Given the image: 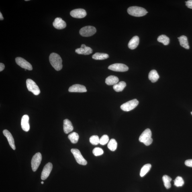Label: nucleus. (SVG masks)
Returning <instances> with one entry per match:
<instances>
[{
	"instance_id": "obj_27",
	"label": "nucleus",
	"mask_w": 192,
	"mask_h": 192,
	"mask_svg": "<svg viewBox=\"0 0 192 192\" xmlns=\"http://www.w3.org/2000/svg\"><path fill=\"white\" fill-rule=\"evenodd\" d=\"M151 168V165L150 164H145L141 169L140 175L141 177H144L150 171Z\"/></svg>"
},
{
	"instance_id": "obj_34",
	"label": "nucleus",
	"mask_w": 192,
	"mask_h": 192,
	"mask_svg": "<svg viewBox=\"0 0 192 192\" xmlns=\"http://www.w3.org/2000/svg\"><path fill=\"white\" fill-rule=\"evenodd\" d=\"M185 164L186 166L192 167V159H188L186 160Z\"/></svg>"
},
{
	"instance_id": "obj_24",
	"label": "nucleus",
	"mask_w": 192,
	"mask_h": 192,
	"mask_svg": "<svg viewBox=\"0 0 192 192\" xmlns=\"http://www.w3.org/2000/svg\"><path fill=\"white\" fill-rule=\"evenodd\" d=\"M109 57V55L105 53H96L93 55L92 58L95 60H103L106 59Z\"/></svg>"
},
{
	"instance_id": "obj_28",
	"label": "nucleus",
	"mask_w": 192,
	"mask_h": 192,
	"mask_svg": "<svg viewBox=\"0 0 192 192\" xmlns=\"http://www.w3.org/2000/svg\"><path fill=\"white\" fill-rule=\"evenodd\" d=\"M157 40L159 42L163 43L164 45H167L169 44L170 42L169 38L166 35H164L159 36Z\"/></svg>"
},
{
	"instance_id": "obj_38",
	"label": "nucleus",
	"mask_w": 192,
	"mask_h": 192,
	"mask_svg": "<svg viewBox=\"0 0 192 192\" xmlns=\"http://www.w3.org/2000/svg\"><path fill=\"white\" fill-rule=\"evenodd\" d=\"M41 183H42L43 184H44V182L43 181H42V182H41Z\"/></svg>"
},
{
	"instance_id": "obj_36",
	"label": "nucleus",
	"mask_w": 192,
	"mask_h": 192,
	"mask_svg": "<svg viewBox=\"0 0 192 192\" xmlns=\"http://www.w3.org/2000/svg\"><path fill=\"white\" fill-rule=\"evenodd\" d=\"M5 66L4 64L1 63H0V71L2 72L5 69Z\"/></svg>"
},
{
	"instance_id": "obj_15",
	"label": "nucleus",
	"mask_w": 192,
	"mask_h": 192,
	"mask_svg": "<svg viewBox=\"0 0 192 192\" xmlns=\"http://www.w3.org/2000/svg\"><path fill=\"white\" fill-rule=\"evenodd\" d=\"M29 117L28 115L23 116L21 120V126L23 130L26 132L30 130V127L29 123Z\"/></svg>"
},
{
	"instance_id": "obj_1",
	"label": "nucleus",
	"mask_w": 192,
	"mask_h": 192,
	"mask_svg": "<svg viewBox=\"0 0 192 192\" xmlns=\"http://www.w3.org/2000/svg\"><path fill=\"white\" fill-rule=\"evenodd\" d=\"M49 60L51 65L57 71H59L62 69V60L59 55L52 53L49 56Z\"/></svg>"
},
{
	"instance_id": "obj_12",
	"label": "nucleus",
	"mask_w": 192,
	"mask_h": 192,
	"mask_svg": "<svg viewBox=\"0 0 192 192\" xmlns=\"http://www.w3.org/2000/svg\"><path fill=\"white\" fill-rule=\"evenodd\" d=\"M52 164L51 163H48L44 166L42 172V175H41V179L43 181L47 179V178L49 176L52 171Z\"/></svg>"
},
{
	"instance_id": "obj_26",
	"label": "nucleus",
	"mask_w": 192,
	"mask_h": 192,
	"mask_svg": "<svg viewBox=\"0 0 192 192\" xmlns=\"http://www.w3.org/2000/svg\"><path fill=\"white\" fill-rule=\"evenodd\" d=\"M164 184V185L166 189H169L171 187V184L170 182L172 181V178L167 175H164L162 178Z\"/></svg>"
},
{
	"instance_id": "obj_6",
	"label": "nucleus",
	"mask_w": 192,
	"mask_h": 192,
	"mask_svg": "<svg viewBox=\"0 0 192 192\" xmlns=\"http://www.w3.org/2000/svg\"><path fill=\"white\" fill-rule=\"evenodd\" d=\"M71 152L73 154L76 161L78 164L83 166L87 165V160L84 158L79 150L77 149H72Z\"/></svg>"
},
{
	"instance_id": "obj_7",
	"label": "nucleus",
	"mask_w": 192,
	"mask_h": 192,
	"mask_svg": "<svg viewBox=\"0 0 192 192\" xmlns=\"http://www.w3.org/2000/svg\"><path fill=\"white\" fill-rule=\"evenodd\" d=\"M97 31L94 27L88 26L83 27L79 31V34L82 36L89 37L93 36Z\"/></svg>"
},
{
	"instance_id": "obj_30",
	"label": "nucleus",
	"mask_w": 192,
	"mask_h": 192,
	"mask_svg": "<svg viewBox=\"0 0 192 192\" xmlns=\"http://www.w3.org/2000/svg\"><path fill=\"white\" fill-rule=\"evenodd\" d=\"M174 185L177 187H181L183 186L184 184V181L182 177L178 176L174 181Z\"/></svg>"
},
{
	"instance_id": "obj_18",
	"label": "nucleus",
	"mask_w": 192,
	"mask_h": 192,
	"mask_svg": "<svg viewBox=\"0 0 192 192\" xmlns=\"http://www.w3.org/2000/svg\"><path fill=\"white\" fill-rule=\"evenodd\" d=\"M73 130V127L72 123L69 119H66L63 121V130L66 134L72 132Z\"/></svg>"
},
{
	"instance_id": "obj_40",
	"label": "nucleus",
	"mask_w": 192,
	"mask_h": 192,
	"mask_svg": "<svg viewBox=\"0 0 192 192\" xmlns=\"http://www.w3.org/2000/svg\"><path fill=\"white\" fill-rule=\"evenodd\" d=\"M191 114L192 115V112H191Z\"/></svg>"
},
{
	"instance_id": "obj_33",
	"label": "nucleus",
	"mask_w": 192,
	"mask_h": 192,
	"mask_svg": "<svg viewBox=\"0 0 192 192\" xmlns=\"http://www.w3.org/2000/svg\"><path fill=\"white\" fill-rule=\"evenodd\" d=\"M93 153L95 156H98L102 155L104 153V151L101 148L96 147L93 150Z\"/></svg>"
},
{
	"instance_id": "obj_10",
	"label": "nucleus",
	"mask_w": 192,
	"mask_h": 192,
	"mask_svg": "<svg viewBox=\"0 0 192 192\" xmlns=\"http://www.w3.org/2000/svg\"><path fill=\"white\" fill-rule=\"evenodd\" d=\"M108 69L113 71L119 72H126L128 70L129 67L125 64L115 63L109 66Z\"/></svg>"
},
{
	"instance_id": "obj_19",
	"label": "nucleus",
	"mask_w": 192,
	"mask_h": 192,
	"mask_svg": "<svg viewBox=\"0 0 192 192\" xmlns=\"http://www.w3.org/2000/svg\"><path fill=\"white\" fill-rule=\"evenodd\" d=\"M139 44V38L136 36L133 37L128 44L129 48L131 50H134L136 48Z\"/></svg>"
},
{
	"instance_id": "obj_13",
	"label": "nucleus",
	"mask_w": 192,
	"mask_h": 192,
	"mask_svg": "<svg viewBox=\"0 0 192 192\" xmlns=\"http://www.w3.org/2000/svg\"><path fill=\"white\" fill-rule=\"evenodd\" d=\"M75 51L76 53L79 54L89 55L92 53L93 50L85 45L82 44L81 48L76 49Z\"/></svg>"
},
{
	"instance_id": "obj_3",
	"label": "nucleus",
	"mask_w": 192,
	"mask_h": 192,
	"mask_svg": "<svg viewBox=\"0 0 192 192\" xmlns=\"http://www.w3.org/2000/svg\"><path fill=\"white\" fill-rule=\"evenodd\" d=\"M151 137V131L150 129H146L141 135L139 140L140 142L144 143L146 146H149L152 144L153 142Z\"/></svg>"
},
{
	"instance_id": "obj_35",
	"label": "nucleus",
	"mask_w": 192,
	"mask_h": 192,
	"mask_svg": "<svg viewBox=\"0 0 192 192\" xmlns=\"http://www.w3.org/2000/svg\"><path fill=\"white\" fill-rule=\"evenodd\" d=\"M186 5L189 8L192 9V0H189L185 2Z\"/></svg>"
},
{
	"instance_id": "obj_5",
	"label": "nucleus",
	"mask_w": 192,
	"mask_h": 192,
	"mask_svg": "<svg viewBox=\"0 0 192 192\" xmlns=\"http://www.w3.org/2000/svg\"><path fill=\"white\" fill-rule=\"evenodd\" d=\"M139 104V101L136 99L129 101L123 104L121 106V109L125 111H129L132 110L136 107Z\"/></svg>"
},
{
	"instance_id": "obj_9",
	"label": "nucleus",
	"mask_w": 192,
	"mask_h": 192,
	"mask_svg": "<svg viewBox=\"0 0 192 192\" xmlns=\"http://www.w3.org/2000/svg\"><path fill=\"white\" fill-rule=\"evenodd\" d=\"M15 61L17 65L25 70H33L32 65L24 59L20 57H17L15 58Z\"/></svg>"
},
{
	"instance_id": "obj_17",
	"label": "nucleus",
	"mask_w": 192,
	"mask_h": 192,
	"mask_svg": "<svg viewBox=\"0 0 192 192\" xmlns=\"http://www.w3.org/2000/svg\"><path fill=\"white\" fill-rule=\"evenodd\" d=\"M3 134L6 138H7L10 146H11V148H12L13 150H15L16 149V147L15 145L14 140L11 133L8 130H5L3 131Z\"/></svg>"
},
{
	"instance_id": "obj_8",
	"label": "nucleus",
	"mask_w": 192,
	"mask_h": 192,
	"mask_svg": "<svg viewBox=\"0 0 192 192\" xmlns=\"http://www.w3.org/2000/svg\"><path fill=\"white\" fill-rule=\"evenodd\" d=\"M42 155L40 153H37L33 156L31 160V167L33 171L36 172L38 169L42 160Z\"/></svg>"
},
{
	"instance_id": "obj_22",
	"label": "nucleus",
	"mask_w": 192,
	"mask_h": 192,
	"mask_svg": "<svg viewBox=\"0 0 192 192\" xmlns=\"http://www.w3.org/2000/svg\"><path fill=\"white\" fill-rule=\"evenodd\" d=\"M159 76L158 75L157 71L155 70H151L149 74L148 78L152 83H154L157 81Z\"/></svg>"
},
{
	"instance_id": "obj_39",
	"label": "nucleus",
	"mask_w": 192,
	"mask_h": 192,
	"mask_svg": "<svg viewBox=\"0 0 192 192\" xmlns=\"http://www.w3.org/2000/svg\"><path fill=\"white\" fill-rule=\"evenodd\" d=\"M29 1V0H26V1Z\"/></svg>"
},
{
	"instance_id": "obj_29",
	"label": "nucleus",
	"mask_w": 192,
	"mask_h": 192,
	"mask_svg": "<svg viewBox=\"0 0 192 192\" xmlns=\"http://www.w3.org/2000/svg\"><path fill=\"white\" fill-rule=\"evenodd\" d=\"M117 146L116 141L114 139H111L108 144L107 147L110 150L114 151L116 150Z\"/></svg>"
},
{
	"instance_id": "obj_20",
	"label": "nucleus",
	"mask_w": 192,
	"mask_h": 192,
	"mask_svg": "<svg viewBox=\"0 0 192 192\" xmlns=\"http://www.w3.org/2000/svg\"><path fill=\"white\" fill-rule=\"evenodd\" d=\"M119 79L118 77L114 76H110L107 77L105 80V83L107 85H111L118 83Z\"/></svg>"
},
{
	"instance_id": "obj_14",
	"label": "nucleus",
	"mask_w": 192,
	"mask_h": 192,
	"mask_svg": "<svg viewBox=\"0 0 192 192\" xmlns=\"http://www.w3.org/2000/svg\"><path fill=\"white\" fill-rule=\"evenodd\" d=\"M68 91L70 92L84 93L87 91V90L85 86L76 84L70 87Z\"/></svg>"
},
{
	"instance_id": "obj_4",
	"label": "nucleus",
	"mask_w": 192,
	"mask_h": 192,
	"mask_svg": "<svg viewBox=\"0 0 192 192\" xmlns=\"http://www.w3.org/2000/svg\"><path fill=\"white\" fill-rule=\"evenodd\" d=\"M26 84L27 88L29 91L31 92L35 95H38L40 94V89L33 80L30 79H27Z\"/></svg>"
},
{
	"instance_id": "obj_32",
	"label": "nucleus",
	"mask_w": 192,
	"mask_h": 192,
	"mask_svg": "<svg viewBox=\"0 0 192 192\" xmlns=\"http://www.w3.org/2000/svg\"><path fill=\"white\" fill-rule=\"evenodd\" d=\"M109 138L107 135H104L100 139V144L104 145L109 142Z\"/></svg>"
},
{
	"instance_id": "obj_2",
	"label": "nucleus",
	"mask_w": 192,
	"mask_h": 192,
	"mask_svg": "<svg viewBox=\"0 0 192 192\" xmlns=\"http://www.w3.org/2000/svg\"><path fill=\"white\" fill-rule=\"evenodd\" d=\"M127 12L131 15L136 17H143L148 13V12L144 8L137 6L129 8L127 9Z\"/></svg>"
},
{
	"instance_id": "obj_25",
	"label": "nucleus",
	"mask_w": 192,
	"mask_h": 192,
	"mask_svg": "<svg viewBox=\"0 0 192 192\" xmlns=\"http://www.w3.org/2000/svg\"><path fill=\"white\" fill-rule=\"evenodd\" d=\"M68 138L72 143L76 144L77 143L79 140V136L77 133L73 132L68 135Z\"/></svg>"
},
{
	"instance_id": "obj_21",
	"label": "nucleus",
	"mask_w": 192,
	"mask_h": 192,
	"mask_svg": "<svg viewBox=\"0 0 192 192\" xmlns=\"http://www.w3.org/2000/svg\"><path fill=\"white\" fill-rule=\"evenodd\" d=\"M178 39H179L180 45L182 47L186 49H189L190 47L187 36L184 35H182L179 38H178Z\"/></svg>"
},
{
	"instance_id": "obj_23",
	"label": "nucleus",
	"mask_w": 192,
	"mask_h": 192,
	"mask_svg": "<svg viewBox=\"0 0 192 192\" xmlns=\"http://www.w3.org/2000/svg\"><path fill=\"white\" fill-rule=\"evenodd\" d=\"M126 86V84L125 82L121 81L113 85V89L116 92L122 91Z\"/></svg>"
},
{
	"instance_id": "obj_11",
	"label": "nucleus",
	"mask_w": 192,
	"mask_h": 192,
	"mask_svg": "<svg viewBox=\"0 0 192 192\" xmlns=\"http://www.w3.org/2000/svg\"><path fill=\"white\" fill-rule=\"evenodd\" d=\"M70 15L74 18L81 19L86 17L87 15V12L85 9H74L71 11Z\"/></svg>"
},
{
	"instance_id": "obj_37",
	"label": "nucleus",
	"mask_w": 192,
	"mask_h": 192,
	"mask_svg": "<svg viewBox=\"0 0 192 192\" xmlns=\"http://www.w3.org/2000/svg\"><path fill=\"white\" fill-rule=\"evenodd\" d=\"M4 19V17L3 16L2 14V13H0V20H2Z\"/></svg>"
},
{
	"instance_id": "obj_31",
	"label": "nucleus",
	"mask_w": 192,
	"mask_h": 192,
	"mask_svg": "<svg viewBox=\"0 0 192 192\" xmlns=\"http://www.w3.org/2000/svg\"><path fill=\"white\" fill-rule=\"evenodd\" d=\"M90 143L94 145H97L100 144V139L99 137L97 135L91 136L89 139Z\"/></svg>"
},
{
	"instance_id": "obj_16",
	"label": "nucleus",
	"mask_w": 192,
	"mask_h": 192,
	"mask_svg": "<svg viewBox=\"0 0 192 192\" xmlns=\"http://www.w3.org/2000/svg\"><path fill=\"white\" fill-rule=\"evenodd\" d=\"M53 25L55 28L58 30L65 28L66 26V23L60 17H57L55 19Z\"/></svg>"
}]
</instances>
